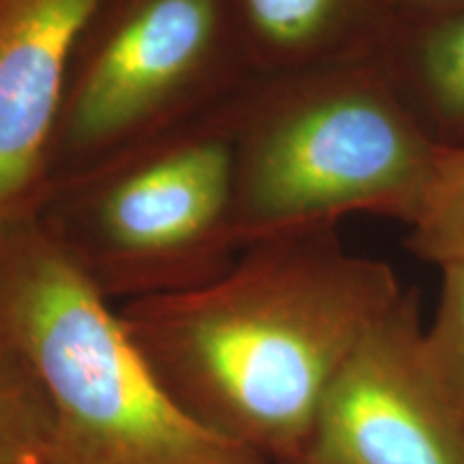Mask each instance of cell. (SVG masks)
I'll list each match as a JSON object with an SVG mask.
<instances>
[{
    "label": "cell",
    "instance_id": "1",
    "mask_svg": "<svg viewBox=\"0 0 464 464\" xmlns=\"http://www.w3.org/2000/svg\"><path fill=\"white\" fill-rule=\"evenodd\" d=\"M404 293L390 265L329 228L252 243L216 280L119 314L191 420L293 464L342 365Z\"/></svg>",
    "mask_w": 464,
    "mask_h": 464
},
{
    "label": "cell",
    "instance_id": "2",
    "mask_svg": "<svg viewBox=\"0 0 464 464\" xmlns=\"http://www.w3.org/2000/svg\"><path fill=\"white\" fill-rule=\"evenodd\" d=\"M230 138L243 247L355 213L411 228L443 153L376 58L254 75L230 102Z\"/></svg>",
    "mask_w": 464,
    "mask_h": 464
},
{
    "label": "cell",
    "instance_id": "3",
    "mask_svg": "<svg viewBox=\"0 0 464 464\" xmlns=\"http://www.w3.org/2000/svg\"><path fill=\"white\" fill-rule=\"evenodd\" d=\"M0 344L48 398V464H269L168 396L119 307L39 224L0 222Z\"/></svg>",
    "mask_w": 464,
    "mask_h": 464
},
{
    "label": "cell",
    "instance_id": "4",
    "mask_svg": "<svg viewBox=\"0 0 464 464\" xmlns=\"http://www.w3.org/2000/svg\"><path fill=\"white\" fill-rule=\"evenodd\" d=\"M230 102L58 185L34 213L112 304L198 288L241 254Z\"/></svg>",
    "mask_w": 464,
    "mask_h": 464
},
{
    "label": "cell",
    "instance_id": "5",
    "mask_svg": "<svg viewBox=\"0 0 464 464\" xmlns=\"http://www.w3.org/2000/svg\"><path fill=\"white\" fill-rule=\"evenodd\" d=\"M249 78L226 0H102L69 61L48 194L211 114Z\"/></svg>",
    "mask_w": 464,
    "mask_h": 464
},
{
    "label": "cell",
    "instance_id": "6",
    "mask_svg": "<svg viewBox=\"0 0 464 464\" xmlns=\"http://www.w3.org/2000/svg\"><path fill=\"white\" fill-rule=\"evenodd\" d=\"M415 290L365 334L293 464H464V423L423 359Z\"/></svg>",
    "mask_w": 464,
    "mask_h": 464
},
{
    "label": "cell",
    "instance_id": "7",
    "mask_svg": "<svg viewBox=\"0 0 464 464\" xmlns=\"http://www.w3.org/2000/svg\"><path fill=\"white\" fill-rule=\"evenodd\" d=\"M102 0H0V222L34 216L73 45Z\"/></svg>",
    "mask_w": 464,
    "mask_h": 464
},
{
    "label": "cell",
    "instance_id": "8",
    "mask_svg": "<svg viewBox=\"0 0 464 464\" xmlns=\"http://www.w3.org/2000/svg\"><path fill=\"white\" fill-rule=\"evenodd\" d=\"M254 75L370 61L398 15L396 0H226Z\"/></svg>",
    "mask_w": 464,
    "mask_h": 464
},
{
    "label": "cell",
    "instance_id": "9",
    "mask_svg": "<svg viewBox=\"0 0 464 464\" xmlns=\"http://www.w3.org/2000/svg\"><path fill=\"white\" fill-rule=\"evenodd\" d=\"M376 61L426 136L464 149V11L398 14Z\"/></svg>",
    "mask_w": 464,
    "mask_h": 464
},
{
    "label": "cell",
    "instance_id": "10",
    "mask_svg": "<svg viewBox=\"0 0 464 464\" xmlns=\"http://www.w3.org/2000/svg\"><path fill=\"white\" fill-rule=\"evenodd\" d=\"M52 411L37 376L0 344V464H48Z\"/></svg>",
    "mask_w": 464,
    "mask_h": 464
},
{
    "label": "cell",
    "instance_id": "11",
    "mask_svg": "<svg viewBox=\"0 0 464 464\" xmlns=\"http://www.w3.org/2000/svg\"><path fill=\"white\" fill-rule=\"evenodd\" d=\"M406 249L432 265L464 260V149H443Z\"/></svg>",
    "mask_w": 464,
    "mask_h": 464
},
{
    "label": "cell",
    "instance_id": "12",
    "mask_svg": "<svg viewBox=\"0 0 464 464\" xmlns=\"http://www.w3.org/2000/svg\"><path fill=\"white\" fill-rule=\"evenodd\" d=\"M439 269V305L430 327H423V359L440 393L464 423V260Z\"/></svg>",
    "mask_w": 464,
    "mask_h": 464
},
{
    "label": "cell",
    "instance_id": "13",
    "mask_svg": "<svg viewBox=\"0 0 464 464\" xmlns=\"http://www.w3.org/2000/svg\"><path fill=\"white\" fill-rule=\"evenodd\" d=\"M396 7L404 15H443L464 11V0H396Z\"/></svg>",
    "mask_w": 464,
    "mask_h": 464
}]
</instances>
